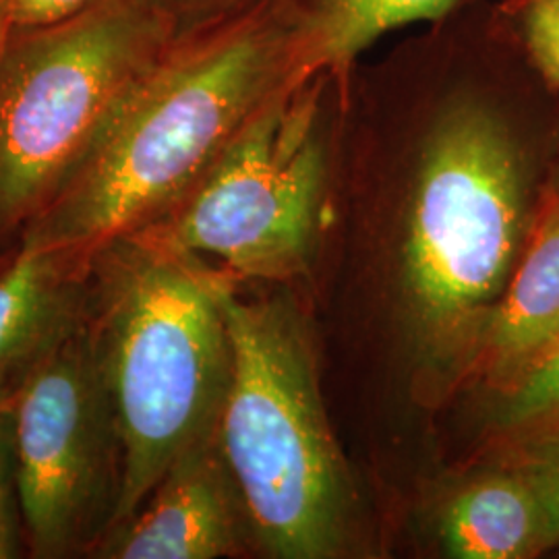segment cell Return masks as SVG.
<instances>
[{"label":"cell","mask_w":559,"mask_h":559,"mask_svg":"<svg viewBox=\"0 0 559 559\" xmlns=\"http://www.w3.org/2000/svg\"><path fill=\"white\" fill-rule=\"evenodd\" d=\"M501 32L559 96V0H491Z\"/></svg>","instance_id":"4fadbf2b"},{"label":"cell","mask_w":559,"mask_h":559,"mask_svg":"<svg viewBox=\"0 0 559 559\" xmlns=\"http://www.w3.org/2000/svg\"><path fill=\"white\" fill-rule=\"evenodd\" d=\"M249 543H255L249 514L216 433L189 448L90 558H228Z\"/></svg>","instance_id":"ba28073f"},{"label":"cell","mask_w":559,"mask_h":559,"mask_svg":"<svg viewBox=\"0 0 559 559\" xmlns=\"http://www.w3.org/2000/svg\"><path fill=\"white\" fill-rule=\"evenodd\" d=\"M503 454L533 480L559 537V415L503 436Z\"/></svg>","instance_id":"9a60e30c"},{"label":"cell","mask_w":559,"mask_h":559,"mask_svg":"<svg viewBox=\"0 0 559 559\" xmlns=\"http://www.w3.org/2000/svg\"><path fill=\"white\" fill-rule=\"evenodd\" d=\"M90 253L27 247L0 270V392H15L27 373L69 336L87 311Z\"/></svg>","instance_id":"9c48e42d"},{"label":"cell","mask_w":559,"mask_h":559,"mask_svg":"<svg viewBox=\"0 0 559 559\" xmlns=\"http://www.w3.org/2000/svg\"><path fill=\"white\" fill-rule=\"evenodd\" d=\"M348 80L288 81L179 205L143 235L239 282L297 278L313 258Z\"/></svg>","instance_id":"5b68a950"},{"label":"cell","mask_w":559,"mask_h":559,"mask_svg":"<svg viewBox=\"0 0 559 559\" xmlns=\"http://www.w3.org/2000/svg\"><path fill=\"white\" fill-rule=\"evenodd\" d=\"M558 346L559 200L547 191L473 360L493 392H500Z\"/></svg>","instance_id":"30bf717a"},{"label":"cell","mask_w":559,"mask_h":559,"mask_svg":"<svg viewBox=\"0 0 559 559\" xmlns=\"http://www.w3.org/2000/svg\"><path fill=\"white\" fill-rule=\"evenodd\" d=\"M98 0H0L13 29H38L73 20Z\"/></svg>","instance_id":"ac0fdd59"},{"label":"cell","mask_w":559,"mask_h":559,"mask_svg":"<svg viewBox=\"0 0 559 559\" xmlns=\"http://www.w3.org/2000/svg\"><path fill=\"white\" fill-rule=\"evenodd\" d=\"M483 0H282L297 38L300 71L348 80L388 34L445 20Z\"/></svg>","instance_id":"7c38bea8"},{"label":"cell","mask_w":559,"mask_h":559,"mask_svg":"<svg viewBox=\"0 0 559 559\" xmlns=\"http://www.w3.org/2000/svg\"><path fill=\"white\" fill-rule=\"evenodd\" d=\"M493 425L501 436L516 433L559 415V346L493 400Z\"/></svg>","instance_id":"5bb4252c"},{"label":"cell","mask_w":559,"mask_h":559,"mask_svg":"<svg viewBox=\"0 0 559 559\" xmlns=\"http://www.w3.org/2000/svg\"><path fill=\"white\" fill-rule=\"evenodd\" d=\"M9 260H11V258H9ZM9 260H0V270H2V267H4V263H7V261Z\"/></svg>","instance_id":"44dd1931"},{"label":"cell","mask_w":559,"mask_h":559,"mask_svg":"<svg viewBox=\"0 0 559 559\" xmlns=\"http://www.w3.org/2000/svg\"><path fill=\"white\" fill-rule=\"evenodd\" d=\"M549 193L559 200V158L558 164H556V168H554L551 180H549Z\"/></svg>","instance_id":"ffe728a7"},{"label":"cell","mask_w":559,"mask_h":559,"mask_svg":"<svg viewBox=\"0 0 559 559\" xmlns=\"http://www.w3.org/2000/svg\"><path fill=\"white\" fill-rule=\"evenodd\" d=\"M305 78L282 0L170 41L133 83L21 247L92 253L164 221L240 129L288 81Z\"/></svg>","instance_id":"7a4b0ae2"},{"label":"cell","mask_w":559,"mask_h":559,"mask_svg":"<svg viewBox=\"0 0 559 559\" xmlns=\"http://www.w3.org/2000/svg\"><path fill=\"white\" fill-rule=\"evenodd\" d=\"M175 40L253 7L260 0H147Z\"/></svg>","instance_id":"e0dca14e"},{"label":"cell","mask_w":559,"mask_h":559,"mask_svg":"<svg viewBox=\"0 0 559 559\" xmlns=\"http://www.w3.org/2000/svg\"><path fill=\"white\" fill-rule=\"evenodd\" d=\"M11 36H13V25H11L7 13L0 7V64H2V59H4V52H7V46L11 41Z\"/></svg>","instance_id":"d6986e66"},{"label":"cell","mask_w":559,"mask_h":559,"mask_svg":"<svg viewBox=\"0 0 559 559\" xmlns=\"http://www.w3.org/2000/svg\"><path fill=\"white\" fill-rule=\"evenodd\" d=\"M222 309L233 371L218 443L255 545L272 558H334L348 533L350 483L307 325L288 297H247L228 276Z\"/></svg>","instance_id":"277c9868"},{"label":"cell","mask_w":559,"mask_h":559,"mask_svg":"<svg viewBox=\"0 0 559 559\" xmlns=\"http://www.w3.org/2000/svg\"><path fill=\"white\" fill-rule=\"evenodd\" d=\"M440 539L459 559H533L559 549L537 487L506 454L454 491L441 510Z\"/></svg>","instance_id":"8fae6325"},{"label":"cell","mask_w":559,"mask_h":559,"mask_svg":"<svg viewBox=\"0 0 559 559\" xmlns=\"http://www.w3.org/2000/svg\"><path fill=\"white\" fill-rule=\"evenodd\" d=\"M404 40L425 94L404 166V293L431 357L475 359L558 164L559 96L491 0Z\"/></svg>","instance_id":"6da1fadb"},{"label":"cell","mask_w":559,"mask_h":559,"mask_svg":"<svg viewBox=\"0 0 559 559\" xmlns=\"http://www.w3.org/2000/svg\"><path fill=\"white\" fill-rule=\"evenodd\" d=\"M27 556L90 558L119 519L124 445L87 325L15 390Z\"/></svg>","instance_id":"52a82bcc"},{"label":"cell","mask_w":559,"mask_h":559,"mask_svg":"<svg viewBox=\"0 0 559 559\" xmlns=\"http://www.w3.org/2000/svg\"><path fill=\"white\" fill-rule=\"evenodd\" d=\"M27 556L15 450V392H0V559Z\"/></svg>","instance_id":"2e32d148"},{"label":"cell","mask_w":559,"mask_h":559,"mask_svg":"<svg viewBox=\"0 0 559 559\" xmlns=\"http://www.w3.org/2000/svg\"><path fill=\"white\" fill-rule=\"evenodd\" d=\"M175 40L147 0H98L13 29L0 64V260L59 193L133 83Z\"/></svg>","instance_id":"8992f818"},{"label":"cell","mask_w":559,"mask_h":559,"mask_svg":"<svg viewBox=\"0 0 559 559\" xmlns=\"http://www.w3.org/2000/svg\"><path fill=\"white\" fill-rule=\"evenodd\" d=\"M224 280L143 233L90 253L85 325L124 445L117 522L189 448L218 433L233 371Z\"/></svg>","instance_id":"3957f363"}]
</instances>
